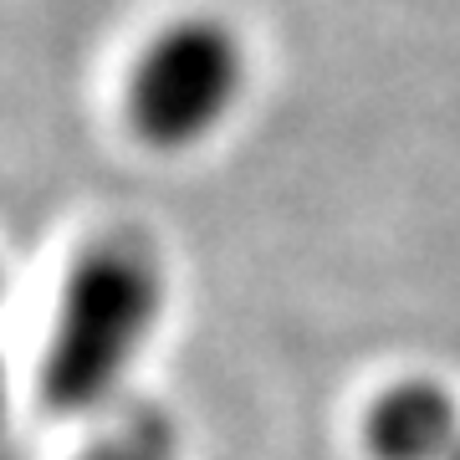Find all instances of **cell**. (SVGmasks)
<instances>
[{
	"label": "cell",
	"mask_w": 460,
	"mask_h": 460,
	"mask_svg": "<svg viewBox=\"0 0 460 460\" xmlns=\"http://www.w3.org/2000/svg\"><path fill=\"white\" fill-rule=\"evenodd\" d=\"M0 292H5V271H0Z\"/></svg>",
	"instance_id": "cell-6"
},
{
	"label": "cell",
	"mask_w": 460,
	"mask_h": 460,
	"mask_svg": "<svg viewBox=\"0 0 460 460\" xmlns=\"http://www.w3.org/2000/svg\"><path fill=\"white\" fill-rule=\"evenodd\" d=\"M77 460H184L180 425H174L169 410L148 404V399H133L87 440V450Z\"/></svg>",
	"instance_id": "cell-4"
},
{
	"label": "cell",
	"mask_w": 460,
	"mask_h": 460,
	"mask_svg": "<svg viewBox=\"0 0 460 460\" xmlns=\"http://www.w3.org/2000/svg\"><path fill=\"white\" fill-rule=\"evenodd\" d=\"M450 460H460V450H456V456H450Z\"/></svg>",
	"instance_id": "cell-7"
},
{
	"label": "cell",
	"mask_w": 460,
	"mask_h": 460,
	"mask_svg": "<svg viewBox=\"0 0 460 460\" xmlns=\"http://www.w3.org/2000/svg\"><path fill=\"white\" fill-rule=\"evenodd\" d=\"M374 460H450L460 450V404L429 378H404L368 410Z\"/></svg>",
	"instance_id": "cell-3"
},
{
	"label": "cell",
	"mask_w": 460,
	"mask_h": 460,
	"mask_svg": "<svg viewBox=\"0 0 460 460\" xmlns=\"http://www.w3.org/2000/svg\"><path fill=\"white\" fill-rule=\"evenodd\" d=\"M164 256L144 230H108L72 261L47 343V404L93 414L123 389L164 313Z\"/></svg>",
	"instance_id": "cell-1"
},
{
	"label": "cell",
	"mask_w": 460,
	"mask_h": 460,
	"mask_svg": "<svg viewBox=\"0 0 460 460\" xmlns=\"http://www.w3.org/2000/svg\"><path fill=\"white\" fill-rule=\"evenodd\" d=\"M246 93V47L215 16H180L133 66L128 123L154 148L205 144Z\"/></svg>",
	"instance_id": "cell-2"
},
{
	"label": "cell",
	"mask_w": 460,
	"mask_h": 460,
	"mask_svg": "<svg viewBox=\"0 0 460 460\" xmlns=\"http://www.w3.org/2000/svg\"><path fill=\"white\" fill-rule=\"evenodd\" d=\"M0 420H5V363H0Z\"/></svg>",
	"instance_id": "cell-5"
}]
</instances>
